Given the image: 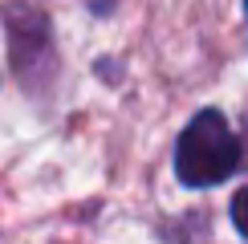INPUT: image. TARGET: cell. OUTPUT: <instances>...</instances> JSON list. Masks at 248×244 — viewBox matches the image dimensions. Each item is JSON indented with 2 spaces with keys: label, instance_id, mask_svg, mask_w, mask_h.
Listing matches in <instances>:
<instances>
[{
  "label": "cell",
  "instance_id": "6da1fadb",
  "mask_svg": "<svg viewBox=\"0 0 248 244\" xmlns=\"http://www.w3.org/2000/svg\"><path fill=\"white\" fill-rule=\"evenodd\" d=\"M240 167V138L220 110H200L175 138V179L183 187H216Z\"/></svg>",
  "mask_w": 248,
  "mask_h": 244
},
{
  "label": "cell",
  "instance_id": "7a4b0ae2",
  "mask_svg": "<svg viewBox=\"0 0 248 244\" xmlns=\"http://www.w3.org/2000/svg\"><path fill=\"white\" fill-rule=\"evenodd\" d=\"M4 25H8V57H13L16 77L25 81L33 94L45 90V81L53 77L57 69V49H53V29H49V16L41 13L37 4H16L4 8Z\"/></svg>",
  "mask_w": 248,
  "mask_h": 244
},
{
  "label": "cell",
  "instance_id": "3957f363",
  "mask_svg": "<svg viewBox=\"0 0 248 244\" xmlns=\"http://www.w3.org/2000/svg\"><path fill=\"white\" fill-rule=\"evenodd\" d=\"M232 224H236V232L248 240V187H240L232 196Z\"/></svg>",
  "mask_w": 248,
  "mask_h": 244
},
{
  "label": "cell",
  "instance_id": "277c9868",
  "mask_svg": "<svg viewBox=\"0 0 248 244\" xmlns=\"http://www.w3.org/2000/svg\"><path fill=\"white\" fill-rule=\"evenodd\" d=\"M244 13H248V0H244Z\"/></svg>",
  "mask_w": 248,
  "mask_h": 244
}]
</instances>
